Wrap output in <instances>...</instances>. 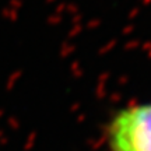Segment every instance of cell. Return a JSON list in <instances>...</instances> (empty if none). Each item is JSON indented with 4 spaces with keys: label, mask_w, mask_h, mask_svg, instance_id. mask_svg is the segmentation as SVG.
<instances>
[{
    "label": "cell",
    "mask_w": 151,
    "mask_h": 151,
    "mask_svg": "<svg viewBox=\"0 0 151 151\" xmlns=\"http://www.w3.org/2000/svg\"><path fill=\"white\" fill-rule=\"evenodd\" d=\"M113 151H151V104L123 111L111 127Z\"/></svg>",
    "instance_id": "obj_1"
}]
</instances>
